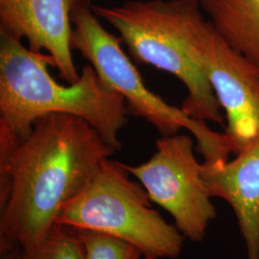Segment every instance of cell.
I'll return each instance as SVG.
<instances>
[{"label": "cell", "instance_id": "obj_1", "mask_svg": "<svg viewBox=\"0 0 259 259\" xmlns=\"http://www.w3.org/2000/svg\"><path fill=\"white\" fill-rule=\"evenodd\" d=\"M114 153L83 118L53 113L36 121L11 155L0 156V235L23 248L41 239Z\"/></svg>", "mask_w": 259, "mask_h": 259}, {"label": "cell", "instance_id": "obj_2", "mask_svg": "<svg viewBox=\"0 0 259 259\" xmlns=\"http://www.w3.org/2000/svg\"><path fill=\"white\" fill-rule=\"evenodd\" d=\"M48 54L32 51L22 40L0 30V125L25 139L39 118L65 113L89 122L115 153L129 112L124 98L103 81L92 65L67 85L48 71Z\"/></svg>", "mask_w": 259, "mask_h": 259}, {"label": "cell", "instance_id": "obj_3", "mask_svg": "<svg viewBox=\"0 0 259 259\" xmlns=\"http://www.w3.org/2000/svg\"><path fill=\"white\" fill-rule=\"evenodd\" d=\"M93 10L118 32L136 61L183 82L186 114L225 126L222 108L191 52L195 32L204 19L199 0L128 1L120 6L93 5Z\"/></svg>", "mask_w": 259, "mask_h": 259}, {"label": "cell", "instance_id": "obj_4", "mask_svg": "<svg viewBox=\"0 0 259 259\" xmlns=\"http://www.w3.org/2000/svg\"><path fill=\"white\" fill-rule=\"evenodd\" d=\"M151 202L125 164L108 158L92 182L64 205L56 223L127 241L144 256L178 258L185 237Z\"/></svg>", "mask_w": 259, "mask_h": 259}, {"label": "cell", "instance_id": "obj_5", "mask_svg": "<svg viewBox=\"0 0 259 259\" xmlns=\"http://www.w3.org/2000/svg\"><path fill=\"white\" fill-rule=\"evenodd\" d=\"M71 47L87 59L104 82L124 98L128 111L152 124L162 137L189 131L205 163L229 159L232 153L223 133L195 120L183 109L169 105L144 83L137 66L121 47V38L104 27L89 0H74Z\"/></svg>", "mask_w": 259, "mask_h": 259}, {"label": "cell", "instance_id": "obj_6", "mask_svg": "<svg viewBox=\"0 0 259 259\" xmlns=\"http://www.w3.org/2000/svg\"><path fill=\"white\" fill-rule=\"evenodd\" d=\"M157 151L146 162L125 164L144 187L152 202L169 213L185 239L204 240L209 223L217 216L211 195L194 154V141L175 134L157 139Z\"/></svg>", "mask_w": 259, "mask_h": 259}, {"label": "cell", "instance_id": "obj_7", "mask_svg": "<svg viewBox=\"0 0 259 259\" xmlns=\"http://www.w3.org/2000/svg\"><path fill=\"white\" fill-rule=\"evenodd\" d=\"M191 52L225 111L223 134L236 155L259 135V68L230 47L206 19L195 32Z\"/></svg>", "mask_w": 259, "mask_h": 259}, {"label": "cell", "instance_id": "obj_8", "mask_svg": "<svg viewBox=\"0 0 259 259\" xmlns=\"http://www.w3.org/2000/svg\"><path fill=\"white\" fill-rule=\"evenodd\" d=\"M73 3L74 0H0V30L25 39L34 52L47 51L67 83L80 77L71 47Z\"/></svg>", "mask_w": 259, "mask_h": 259}, {"label": "cell", "instance_id": "obj_9", "mask_svg": "<svg viewBox=\"0 0 259 259\" xmlns=\"http://www.w3.org/2000/svg\"><path fill=\"white\" fill-rule=\"evenodd\" d=\"M202 177L211 197L231 205L247 259H259V135L232 160L204 162Z\"/></svg>", "mask_w": 259, "mask_h": 259}, {"label": "cell", "instance_id": "obj_10", "mask_svg": "<svg viewBox=\"0 0 259 259\" xmlns=\"http://www.w3.org/2000/svg\"><path fill=\"white\" fill-rule=\"evenodd\" d=\"M220 37L259 68V0H199Z\"/></svg>", "mask_w": 259, "mask_h": 259}, {"label": "cell", "instance_id": "obj_11", "mask_svg": "<svg viewBox=\"0 0 259 259\" xmlns=\"http://www.w3.org/2000/svg\"><path fill=\"white\" fill-rule=\"evenodd\" d=\"M24 259H84L79 232L56 223L41 239L24 248Z\"/></svg>", "mask_w": 259, "mask_h": 259}, {"label": "cell", "instance_id": "obj_12", "mask_svg": "<svg viewBox=\"0 0 259 259\" xmlns=\"http://www.w3.org/2000/svg\"><path fill=\"white\" fill-rule=\"evenodd\" d=\"M83 244L84 259H140L142 251L127 241L102 232L77 230Z\"/></svg>", "mask_w": 259, "mask_h": 259}, {"label": "cell", "instance_id": "obj_13", "mask_svg": "<svg viewBox=\"0 0 259 259\" xmlns=\"http://www.w3.org/2000/svg\"><path fill=\"white\" fill-rule=\"evenodd\" d=\"M0 259H24V248L19 242L0 235Z\"/></svg>", "mask_w": 259, "mask_h": 259}, {"label": "cell", "instance_id": "obj_14", "mask_svg": "<svg viewBox=\"0 0 259 259\" xmlns=\"http://www.w3.org/2000/svg\"><path fill=\"white\" fill-rule=\"evenodd\" d=\"M144 259H157L156 257H153V256H144Z\"/></svg>", "mask_w": 259, "mask_h": 259}]
</instances>
